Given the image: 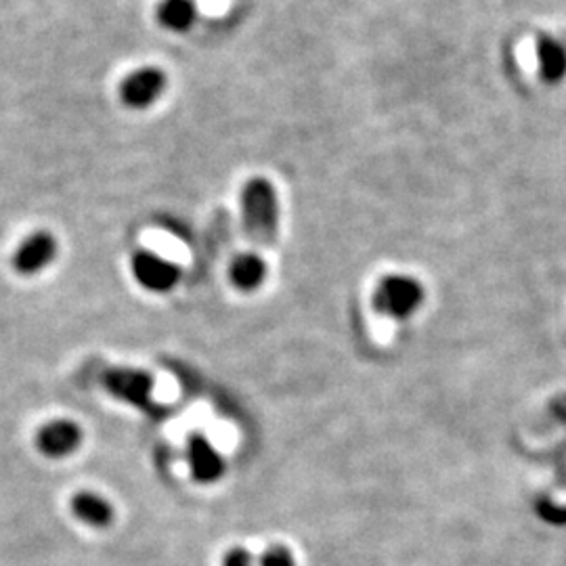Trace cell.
I'll return each instance as SVG.
<instances>
[{"label": "cell", "instance_id": "obj_1", "mask_svg": "<svg viewBox=\"0 0 566 566\" xmlns=\"http://www.w3.org/2000/svg\"><path fill=\"white\" fill-rule=\"evenodd\" d=\"M242 218L250 240L261 245L273 243L279 227V200L270 181L256 177L243 185Z\"/></svg>", "mask_w": 566, "mask_h": 566}, {"label": "cell", "instance_id": "obj_2", "mask_svg": "<svg viewBox=\"0 0 566 566\" xmlns=\"http://www.w3.org/2000/svg\"><path fill=\"white\" fill-rule=\"evenodd\" d=\"M422 298L424 290L416 279L404 275H390L380 281L374 294V304L384 315L407 317L422 304Z\"/></svg>", "mask_w": 566, "mask_h": 566}, {"label": "cell", "instance_id": "obj_3", "mask_svg": "<svg viewBox=\"0 0 566 566\" xmlns=\"http://www.w3.org/2000/svg\"><path fill=\"white\" fill-rule=\"evenodd\" d=\"M101 382L109 395L124 404L135 405L139 409H152L154 377L143 370L133 368H109L104 372Z\"/></svg>", "mask_w": 566, "mask_h": 566}, {"label": "cell", "instance_id": "obj_4", "mask_svg": "<svg viewBox=\"0 0 566 566\" xmlns=\"http://www.w3.org/2000/svg\"><path fill=\"white\" fill-rule=\"evenodd\" d=\"M168 86V79L164 70L156 65L139 68L133 74H129L120 86V99L129 109H149L164 95Z\"/></svg>", "mask_w": 566, "mask_h": 566}, {"label": "cell", "instance_id": "obj_5", "mask_svg": "<svg viewBox=\"0 0 566 566\" xmlns=\"http://www.w3.org/2000/svg\"><path fill=\"white\" fill-rule=\"evenodd\" d=\"M133 277L149 292H170L181 281V269L152 250H139L131 261Z\"/></svg>", "mask_w": 566, "mask_h": 566}, {"label": "cell", "instance_id": "obj_6", "mask_svg": "<svg viewBox=\"0 0 566 566\" xmlns=\"http://www.w3.org/2000/svg\"><path fill=\"white\" fill-rule=\"evenodd\" d=\"M57 240L49 231H36L27 236L22 245L13 254V269L24 277L38 275L40 270L53 265L57 256Z\"/></svg>", "mask_w": 566, "mask_h": 566}, {"label": "cell", "instance_id": "obj_7", "mask_svg": "<svg viewBox=\"0 0 566 566\" xmlns=\"http://www.w3.org/2000/svg\"><path fill=\"white\" fill-rule=\"evenodd\" d=\"M36 443L45 456L55 459L65 458L81 447V426L72 420H53L38 432Z\"/></svg>", "mask_w": 566, "mask_h": 566}, {"label": "cell", "instance_id": "obj_8", "mask_svg": "<svg viewBox=\"0 0 566 566\" xmlns=\"http://www.w3.org/2000/svg\"><path fill=\"white\" fill-rule=\"evenodd\" d=\"M189 463L195 481L200 483H213L216 479H220L225 470L222 458L208 443V438L202 434H193L189 441Z\"/></svg>", "mask_w": 566, "mask_h": 566}, {"label": "cell", "instance_id": "obj_9", "mask_svg": "<svg viewBox=\"0 0 566 566\" xmlns=\"http://www.w3.org/2000/svg\"><path fill=\"white\" fill-rule=\"evenodd\" d=\"M540 61V79L545 84H558L566 79V45L550 34H540L535 40Z\"/></svg>", "mask_w": 566, "mask_h": 566}, {"label": "cell", "instance_id": "obj_10", "mask_svg": "<svg viewBox=\"0 0 566 566\" xmlns=\"http://www.w3.org/2000/svg\"><path fill=\"white\" fill-rule=\"evenodd\" d=\"M72 510L81 518L82 522L95 527V529H106L113 522V508L104 495L82 491L72 499Z\"/></svg>", "mask_w": 566, "mask_h": 566}, {"label": "cell", "instance_id": "obj_11", "mask_svg": "<svg viewBox=\"0 0 566 566\" xmlns=\"http://www.w3.org/2000/svg\"><path fill=\"white\" fill-rule=\"evenodd\" d=\"M265 275H267V265L256 254H240L231 263V269H229V277H231L233 286L243 292L258 288L263 284Z\"/></svg>", "mask_w": 566, "mask_h": 566}, {"label": "cell", "instance_id": "obj_12", "mask_svg": "<svg viewBox=\"0 0 566 566\" xmlns=\"http://www.w3.org/2000/svg\"><path fill=\"white\" fill-rule=\"evenodd\" d=\"M195 17L197 9L193 0H162L158 7V22L170 32H188Z\"/></svg>", "mask_w": 566, "mask_h": 566}, {"label": "cell", "instance_id": "obj_13", "mask_svg": "<svg viewBox=\"0 0 566 566\" xmlns=\"http://www.w3.org/2000/svg\"><path fill=\"white\" fill-rule=\"evenodd\" d=\"M263 566H294L292 565V558H290V554L286 552V550H273L269 552L267 556H265V561H263Z\"/></svg>", "mask_w": 566, "mask_h": 566}, {"label": "cell", "instance_id": "obj_14", "mask_svg": "<svg viewBox=\"0 0 566 566\" xmlns=\"http://www.w3.org/2000/svg\"><path fill=\"white\" fill-rule=\"evenodd\" d=\"M225 566H252V561H250V556L243 550H236V552H231L227 556Z\"/></svg>", "mask_w": 566, "mask_h": 566}]
</instances>
